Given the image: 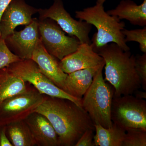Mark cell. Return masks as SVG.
I'll return each mask as SVG.
<instances>
[{
  "mask_svg": "<svg viewBox=\"0 0 146 146\" xmlns=\"http://www.w3.org/2000/svg\"><path fill=\"white\" fill-rule=\"evenodd\" d=\"M38 13L39 20L52 19L69 36L76 37L80 44H91L89 34L92 25L85 21L74 19L65 9L62 0H54L49 8L38 9Z\"/></svg>",
  "mask_w": 146,
  "mask_h": 146,
  "instance_id": "9c48e42d",
  "label": "cell"
},
{
  "mask_svg": "<svg viewBox=\"0 0 146 146\" xmlns=\"http://www.w3.org/2000/svg\"><path fill=\"white\" fill-rule=\"evenodd\" d=\"M146 131L140 129L126 130L122 146H146Z\"/></svg>",
  "mask_w": 146,
  "mask_h": 146,
  "instance_id": "ffe728a7",
  "label": "cell"
},
{
  "mask_svg": "<svg viewBox=\"0 0 146 146\" xmlns=\"http://www.w3.org/2000/svg\"><path fill=\"white\" fill-rule=\"evenodd\" d=\"M102 66L94 77L93 82L82 99V107L95 125L106 128L112 125L111 110L114 98L113 86L104 80Z\"/></svg>",
  "mask_w": 146,
  "mask_h": 146,
  "instance_id": "277c9868",
  "label": "cell"
},
{
  "mask_svg": "<svg viewBox=\"0 0 146 146\" xmlns=\"http://www.w3.org/2000/svg\"><path fill=\"white\" fill-rule=\"evenodd\" d=\"M134 96L139 99L145 100L146 99V92L137 90L133 92Z\"/></svg>",
  "mask_w": 146,
  "mask_h": 146,
  "instance_id": "4316f807",
  "label": "cell"
},
{
  "mask_svg": "<svg viewBox=\"0 0 146 146\" xmlns=\"http://www.w3.org/2000/svg\"><path fill=\"white\" fill-rule=\"evenodd\" d=\"M21 60L9 49L4 39L0 36V70Z\"/></svg>",
  "mask_w": 146,
  "mask_h": 146,
  "instance_id": "7402d4cb",
  "label": "cell"
},
{
  "mask_svg": "<svg viewBox=\"0 0 146 146\" xmlns=\"http://www.w3.org/2000/svg\"><path fill=\"white\" fill-rule=\"evenodd\" d=\"M12 1L13 0H0V20L5 10Z\"/></svg>",
  "mask_w": 146,
  "mask_h": 146,
  "instance_id": "484cf974",
  "label": "cell"
},
{
  "mask_svg": "<svg viewBox=\"0 0 146 146\" xmlns=\"http://www.w3.org/2000/svg\"><path fill=\"white\" fill-rule=\"evenodd\" d=\"M7 67L15 75L32 84L41 94L70 100L82 107L81 100L72 96L55 85L41 72L38 65L32 59L20 60Z\"/></svg>",
  "mask_w": 146,
  "mask_h": 146,
  "instance_id": "5b68a950",
  "label": "cell"
},
{
  "mask_svg": "<svg viewBox=\"0 0 146 146\" xmlns=\"http://www.w3.org/2000/svg\"><path fill=\"white\" fill-rule=\"evenodd\" d=\"M98 53L104 59V80L114 88V98L133 95L141 88L135 69L136 56L130 50H123L112 43L102 47Z\"/></svg>",
  "mask_w": 146,
  "mask_h": 146,
  "instance_id": "7a4b0ae2",
  "label": "cell"
},
{
  "mask_svg": "<svg viewBox=\"0 0 146 146\" xmlns=\"http://www.w3.org/2000/svg\"><path fill=\"white\" fill-rule=\"evenodd\" d=\"M104 65L105 63L68 74L65 80L66 93L78 99L82 100L92 84L97 72Z\"/></svg>",
  "mask_w": 146,
  "mask_h": 146,
  "instance_id": "9a60e30c",
  "label": "cell"
},
{
  "mask_svg": "<svg viewBox=\"0 0 146 146\" xmlns=\"http://www.w3.org/2000/svg\"><path fill=\"white\" fill-rule=\"evenodd\" d=\"M6 134L12 146L36 145L31 131L25 120L6 125Z\"/></svg>",
  "mask_w": 146,
  "mask_h": 146,
  "instance_id": "d6986e66",
  "label": "cell"
},
{
  "mask_svg": "<svg viewBox=\"0 0 146 146\" xmlns=\"http://www.w3.org/2000/svg\"><path fill=\"white\" fill-rule=\"evenodd\" d=\"M125 39L127 42H135L139 44V48L143 53H146V26L143 28L127 30L124 29L122 31Z\"/></svg>",
  "mask_w": 146,
  "mask_h": 146,
  "instance_id": "44dd1931",
  "label": "cell"
},
{
  "mask_svg": "<svg viewBox=\"0 0 146 146\" xmlns=\"http://www.w3.org/2000/svg\"><path fill=\"white\" fill-rule=\"evenodd\" d=\"M38 20L40 39L49 53L60 60L77 49L80 43L76 37L66 35L52 19Z\"/></svg>",
  "mask_w": 146,
  "mask_h": 146,
  "instance_id": "ba28073f",
  "label": "cell"
},
{
  "mask_svg": "<svg viewBox=\"0 0 146 146\" xmlns=\"http://www.w3.org/2000/svg\"><path fill=\"white\" fill-rule=\"evenodd\" d=\"M6 125L0 124V146H12L6 134Z\"/></svg>",
  "mask_w": 146,
  "mask_h": 146,
  "instance_id": "d4e9b609",
  "label": "cell"
},
{
  "mask_svg": "<svg viewBox=\"0 0 146 146\" xmlns=\"http://www.w3.org/2000/svg\"><path fill=\"white\" fill-rule=\"evenodd\" d=\"M76 18L94 25L97 32L91 40V46L97 53L102 47L110 43L117 44L124 51L130 50L122 31L124 22L118 17L110 15L104 10L103 4L96 3V5L76 11Z\"/></svg>",
  "mask_w": 146,
  "mask_h": 146,
  "instance_id": "3957f363",
  "label": "cell"
},
{
  "mask_svg": "<svg viewBox=\"0 0 146 146\" xmlns=\"http://www.w3.org/2000/svg\"><path fill=\"white\" fill-rule=\"evenodd\" d=\"M96 135L94 145L96 146H122L126 131L113 123L110 127L106 128L100 125H95Z\"/></svg>",
  "mask_w": 146,
  "mask_h": 146,
  "instance_id": "ac0fdd59",
  "label": "cell"
},
{
  "mask_svg": "<svg viewBox=\"0 0 146 146\" xmlns=\"http://www.w3.org/2000/svg\"><path fill=\"white\" fill-rule=\"evenodd\" d=\"M31 59L36 63L44 75L57 87L66 92L65 80L68 74L61 70L56 58L47 52L40 39L33 51Z\"/></svg>",
  "mask_w": 146,
  "mask_h": 146,
  "instance_id": "7c38bea8",
  "label": "cell"
},
{
  "mask_svg": "<svg viewBox=\"0 0 146 146\" xmlns=\"http://www.w3.org/2000/svg\"><path fill=\"white\" fill-rule=\"evenodd\" d=\"M96 1L97 3L101 4H104V3L105 2L106 0H96Z\"/></svg>",
  "mask_w": 146,
  "mask_h": 146,
  "instance_id": "83f0119b",
  "label": "cell"
},
{
  "mask_svg": "<svg viewBox=\"0 0 146 146\" xmlns=\"http://www.w3.org/2000/svg\"><path fill=\"white\" fill-rule=\"evenodd\" d=\"M25 120L29 127L36 145L60 146L57 133L44 115L35 111Z\"/></svg>",
  "mask_w": 146,
  "mask_h": 146,
  "instance_id": "5bb4252c",
  "label": "cell"
},
{
  "mask_svg": "<svg viewBox=\"0 0 146 146\" xmlns=\"http://www.w3.org/2000/svg\"><path fill=\"white\" fill-rule=\"evenodd\" d=\"M35 111L50 121L57 133L60 146H75L86 131H95L87 112L70 100L45 95Z\"/></svg>",
  "mask_w": 146,
  "mask_h": 146,
  "instance_id": "6da1fadb",
  "label": "cell"
},
{
  "mask_svg": "<svg viewBox=\"0 0 146 146\" xmlns=\"http://www.w3.org/2000/svg\"><path fill=\"white\" fill-rule=\"evenodd\" d=\"M104 58L93 50L90 44H80L75 51L60 60L61 70L67 74L104 63Z\"/></svg>",
  "mask_w": 146,
  "mask_h": 146,
  "instance_id": "4fadbf2b",
  "label": "cell"
},
{
  "mask_svg": "<svg viewBox=\"0 0 146 146\" xmlns=\"http://www.w3.org/2000/svg\"><path fill=\"white\" fill-rule=\"evenodd\" d=\"M39 39V20L33 18L24 29L14 31L4 40L11 51L21 60H24L31 59Z\"/></svg>",
  "mask_w": 146,
  "mask_h": 146,
  "instance_id": "8fae6325",
  "label": "cell"
},
{
  "mask_svg": "<svg viewBox=\"0 0 146 146\" xmlns=\"http://www.w3.org/2000/svg\"><path fill=\"white\" fill-rule=\"evenodd\" d=\"M107 12L120 20H127L133 25L146 26V0L139 5L131 0H122L115 8Z\"/></svg>",
  "mask_w": 146,
  "mask_h": 146,
  "instance_id": "2e32d148",
  "label": "cell"
},
{
  "mask_svg": "<svg viewBox=\"0 0 146 146\" xmlns=\"http://www.w3.org/2000/svg\"><path fill=\"white\" fill-rule=\"evenodd\" d=\"M38 9L28 4L25 0H13L9 5L0 20V35L5 39L15 31L18 26H27L32 22L33 16Z\"/></svg>",
  "mask_w": 146,
  "mask_h": 146,
  "instance_id": "30bf717a",
  "label": "cell"
},
{
  "mask_svg": "<svg viewBox=\"0 0 146 146\" xmlns=\"http://www.w3.org/2000/svg\"><path fill=\"white\" fill-rule=\"evenodd\" d=\"M34 87L28 86L26 91L8 98L0 104V124L25 120L35 112L44 99Z\"/></svg>",
  "mask_w": 146,
  "mask_h": 146,
  "instance_id": "52a82bcc",
  "label": "cell"
},
{
  "mask_svg": "<svg viewBox=\"0 0 146 146\" xmlns=\"http://www.w3.org/2000/svg\"><path fill=\"white\" fill-rule=\"evenodd\" d=\"M94 131L88 129L82 135L75 146H94Z\"/></svg>",
  "mask_w": 146,
  "mask_h": 146,
  "instance_id": "cb8c5ba5",
  "label": "cell"
},
{
  "mask_svg": "<svg viewBox=\"0 0 146 146\" xmlns=\"http://www.w3.org/2000/svg\"><path fill=\"white\" fill-rule=\"evenodd\" d=\"M135 69L141 82V86L146 90V53L137 54L135 59Z\"/></svg>",
  "mask_w": 146,
  "mask_h": 146,
  "instance_id": "603a6c76",
  "label": "cell"
},
{
  "mask_svg": "<svg viewBox=\"0 0 146 146\" xmlns=\"http://www.w3.org/2000/svg\"><path fill=\"white\" fill-rule=\"evenodd\" d=\"M111 119L125 131L129 129L146 131V101L132 95L113 98Z\"/></svg>",
  "mask_w": 146,
  "mask_h": 146,
  "instance_id": "8992f818",
  "label": "cell"
},
{
  "mask_svg": "<svg viewBox=\"0 0 146 146\" xmlns=\"http://www.w3.org/2000/svg\"><path fill=\"white\" fill-rule=\"evenodd\" d=\"M27 82L15 75L7 67L0 70V104L8 98L26 91Z\"/></svg>",
  "mask_w": 146,
  "mask_h": 146,
  "instance_id": "e0dca14e",
  "label": "cell"
}]
</instances>
